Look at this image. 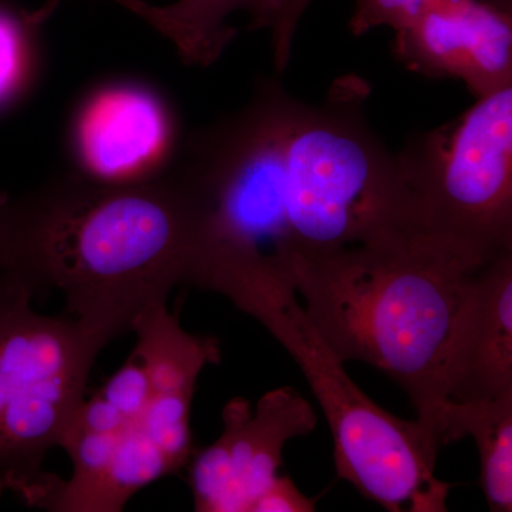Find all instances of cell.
Instances as JSON below:
<instances>
[{"instance_id": "obj_1", "label": "cell", "mask_w": 512, "mask_h": 512, "mask_svg": "<svg viewBox=\"0 0 512 512\" xmlns=\"http://www.w3.org/2000/svg\"><path fill=\"white\" fill-rule=\"evenodd\" d=\"M210 247L207 205L178 165L137 183L64 175L0 202V272L33 296L62 292L109 340L175 286L202 288Z\"/></svg>"}, {"instance_id": "obj_2", "label": "cell", "mask_w": 512, "mask_h": 512, "mask_svg": "<svg viewBox=\"0 0 512 512\" xmlns=\"http://www.w3.org/2000/svg\"><path fill=\"white\" fill-rule=\"evenodd\" d=\"M271 259L339 359L367 363L400 386L443 447L451 348L468 285L485 262L421 232Z\"/></svg>"}, {"instance_id": "obj_3", "label": "cell", "mask_w": 512, "mask_h": 512, "mask_svg": "<svg viewBox=\"0 0 512 512\" xmlns=\"http://www.w3.org/2000/svg\"><path fill=\"white\" fill-rule=\"evenodd\" d=\"M124 365L77 407L62 444L72 477L46 510L117 512L141 488L187 467L194 453L192 397L205 366L221 362L220 342L185 332L167 305L134 326Z\"/></svg>"}, {"instance_id": "obj_4", "label": "cell", "mask_w": 512, "mask_h": 512, "mask_svg": "<svg viewBox=\"0 0 512 512\" xmlns=\"http://www.w3.org/2000/svg\"><path fill=\"white\" fill-rule=\"evenodd\" d=\"M215 292L258 320L298 363L328 421L339 478L390 512L447 511L451 484L436 476L440 448L419 421L386 412L353 382L268 255L232 256Z\"/></svg>"}, {"instance_id": "obj_5", "label": "cell", "mask_w": 512, "mask_h": 512, "mask_svg": "<svg viewBox=\"0 0 512 512\" xmlns=\"http://www.w3.org/2000/svg\"><path fill=\"white\" fill-rule=\"evenodd\" d=\"M366 84L346 77L326 100H293L286 128L288 252H326L420 232L399 158L370 127Z\"/></svg>"}, {"instance_id": "obj_6", "label": "cell", "mask_w": 512, "mask_h": 512, "mask_svg": "<svg viewBox=\"0 0 512 512\" xmlns=\"http://www.w3.org/2000/svg\"><path fill=\"white\" fill-rule=\"evenodd\" d=\"M33 298L0 272V498L13 493L45 508L60 477L43 463L62 444L110 340L69 312H36Z\"/></svg>"}, {"instance_id": "obj_7", "label": "cell", "mask_w": 512, "mask_h": 512, "mask_svg": "<svg viewBox=\"0 0 512 512\" xmlns=\"http://www.w3.org/2000/svg\"><path fill=\"white\" fill-rule=\"evenodd\" d=\"M397 158L421 234L484 262L512 251V86Z\"/></svg>"}, {"instance_id": "obj_8", "label": "cell", "mask_w": 512, "mask_h": 512, "mask_svg": "<svg viewBox=\"0 0 512 512\" xmlns=\"http://www.w3.org/2000/svg\"><path fill=\"white\" fill-rule=\"evenodd\" d=\"M293 100L268 80L248 106L188 141L178 167L200 191L217 244L265 255L284 244L285 140Z\"/></svg>"}, {"instance_id": "obj_9", "label": "cell", "mask_w": 512, "mask_h": 512, "mask_svg": "<svg viewBox=\"0 0 512 512\" xmlns=\"http://www.w3.org/2000/svg\"><path fill=\"white\" fill-rule=\"evenodd\" d=\"M224 431L188 461L195 511L252 512L279 476L285 444L308 436L318 424L312 404L291 386L261 397L255 410L235 397L222 410Z\"/></svg>"}, {"instance_id": "obj_10", "label": "cell", "mask_w": 512, "mask_h": 512, "mask_svg": "<svg viewBox=\"0 0 512 512\" xmlns=\"http://www.w3.org/2000/svg\"><path fill=\"white\" fill-rule=\"evenodd\" d=\"M177 140L173 111L137 83L107 84L87 96L70 130L77 173L110 184L167 173Z\"/></svg>"}, {"instance_id": "obj_11", "label": "cell", "mask_w": 512, "mask_h": 512, "mask_svg": "<svg viewBox=\"0 0 512 512\" xmlns=\"http://www.w3.org/2000/svg\"><path fill=\"white\" fill-rule=\"evenodd\" d=\"M409 69L461 80L477 97L512 86V18L497 0H426L397 30Z\"/></svg>"}, {"instance_id": "obj_12", "label": "cell", "mask_w": 512, "mask_h": 512, "mask_svg": "<svg viewBox=\"0 0 512 512\" xmlns=\"http://www.w3.org/2000/svg\"><path fill=\"white\" fill-rule=\"evenodd\" d=\"M448 397L473 403L512 393V251L471 278L447 375Z\"/></svg>"}, {"instance_id": "obj_13", "label": "cell", "mask_w": 512, "mask_h": 512, "mask_svg": "<svg viewBox=\"0 0 512 512\" xmlns=\"http://www.w3.org/2000/svg\"><path fill=\"white\" fill-rule=\"evenodd\" d=\"M473 437L480 454V485L493 512L512 511V393L473 403H447L441 443Z\"/></svg>"}, {"instance_id": "obj_14", "label": "cell", "mask_w": 512, "mask_h": 512, "mask_svg": "<svg viewBox=\"0 0 512 512\" xmlns=\"http://www.w3.org/2000/svg\"><path fill=\"white\" fill-rule=\"evenodd\" d=\"M252 0H177L160 6L158 32L170 39L188 63L207 66L221 56L235 36L228 18L248 10Z\"/></svg>"}, {"instance_id": "obj_15", "label": "cell", "mask_w": 512, "mask_h": 512, "mask_svg": "<svg viewBox=\"0 0 512 512\" xmlns=\"http://www.w3.org/2000/svg\"><path fill=\"white\" fill-rule=\"evenodd\" d=\"M45 22L0 0V113L18 103L37 73V29Z\"/></svg>"}, {"instance_id": "obj_16", "label": "cell", "mask_w": 512, "mask_h": 512, "mask_svg": "<svg viewBox=\"0 0 512 512\" xmlns=\"http://www.w3.org/2000/svg\"><path fill=\"white\" fill-rule=\"evenodd\" d=\"M312 3L313 0H252L247 10L252 26L266 29L271 35L275 67L279 72L285 70L291 60L296 30Z\"/></svg>"}, {"instance_id": "obj_17", "label": "cell", "mask_w": 512, "mask_h": 512, "mask_svg": "<svg viewBox=\"0 0 512 512\" xmlns=\"http://www.w3.org/2000/svg\"><path fill=\"white\" fill-rule=\"evenodd\" d=\"M424 2L426 0H356L349 28L356 36L376 28L397 32L416 16Z\"/></svg>"}, {"instance_id": "obj_18", "label": "cell", "mask_w": 512, "mask_h": 512, "mask_svg": "<svg viewBox=\"0 0 512 512\" xmlns=\"http://www.w3.org/2000/svg\"><path fill=\"white\" fill-rule=\"evenodd\" d=\"M316 500L308 497L296 487L289 476H278L256 500L252 512H312Z\"/></svg>"}, {"instance_id": "obj_19", "label": "cell", "mask_w": 512, "mask_h": 512, "mask_svg": "<svg viewBox=\"0 0 512 512\" xmlns=\"http://www.w3.org/2000/svg\"><path fill=\"white\" fill-rule=\"evenodd\" d=\"M60 2L62 0H47L46 5L39 9L43 18L49 19V16L52 15L53 10L57 8ZM111 2L123 6L124 9L130 10L133 15L146 20L148 25L153 26L154 29L157 28L158 6L150 5L146 0H111Z\"/></svg>"}, {"instance_id": "obj_20", "label": "cell", "mask_w": 512, "mask_h": 512, "mask_svg": "<svg viewBox=\"0 0 512 512\" xmlns=\"http://www.w3.org/2000/svg\"><path fill=\"white\" fill-rule=\"evenodd\" d=\"M3 197H5V194H0V201L3 200Z\"/></svg>"}]
</instances>
